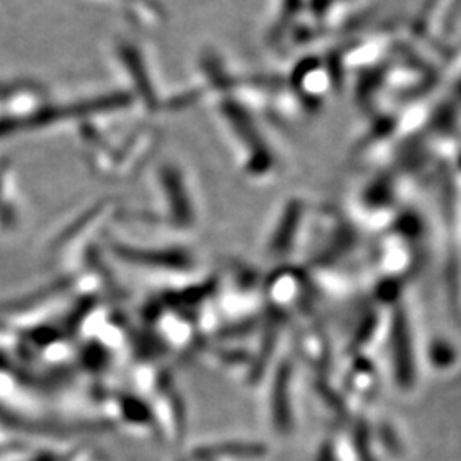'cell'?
<instances>
[{"label": "cell", "instance_id": "obj_1", "mask_svg": "<svg viewBox=\"0 0 461 461\" xmlns=\"http://www.w3.org/2000/svg\"><path fill=\"white\" fill-rule=\"evenodd\" d=\"M392 335H393L392 342H393L396 376L403 388H409V384H412L413 381L412 342H411V335H409L403 314L395 316Z\"/></svg>", "mask_w": 461, "mask_h": 461}, {"label": "cell", "instance_id": "obj_2", "mask_svg": "<svg viewBox=\"0 0 461 461\" xmlns=\"http://www.w3.org/2000/svg\"><path fill=\"white\" fill-rule=\"evenodd\" d=\"M265 455V446L257 443H224L200 449L202 460L211 458H260Z\"/></svg>", "mask_w": 461, "mask_h": 461}, {"label": "cell", "instance_id": "obj_3", "mask_svg": "<svg viewBox=\"0 0 461 461\" xmlns=\"http://www.w3.org/2000/svg\"><path fill=\"white\" fill-rule=\"evenodd\" d=\"M274 392V415H276V426L282 432H287L291 429V411H289V371L282 369L277 384Z\"/></svg>", "mask_w": 461, "mask_h": 461}, {"label": "cell", "instance_id": "obj_4", "mask_svg": "<svg viewBox=\"0 0 461 461\" xmlns=\"http://www.w3.org/2000/svg\"><path fill=\"white\" fill-rule=\"evenodd\" d=\"M301 209H303V205L294 203V205H289V211L282 215L277 236L272 240V251L274 253H279V255L285 253L287 251L285 248H289V245L293 243V240H294L293 234H294L297 228Z\"/></svg>", "mask_w": 461, "mask_h": 461}]
</instances>
